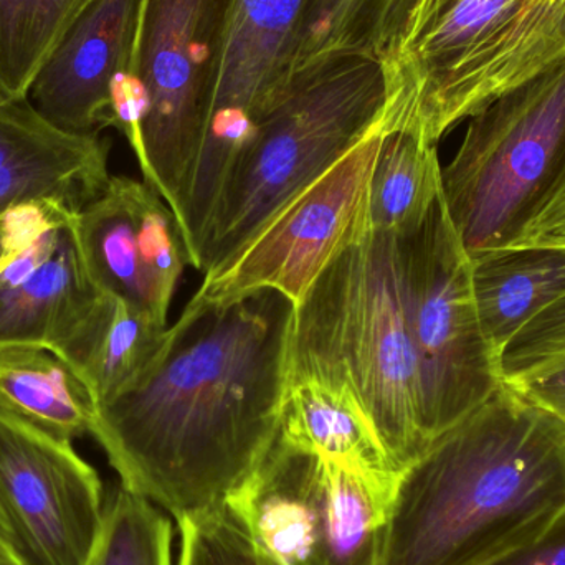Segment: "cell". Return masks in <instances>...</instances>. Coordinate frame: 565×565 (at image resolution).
<instances>
[{
  "instance_id": "obj_28",
  "label": "cell",
  "mask_w": 565,
  "mask_h": 565,
  "mask_svg": "<svg viewBox=\"0 0 565 565\" xmlns=\"http://www.w3.org/2000/svg\"><path fill=\"white\" fill-rule=\"evenodd\" d=\"M60 209L56 205L33 204L0 215V270Z\"/></svg>"
},
{
  "instance_id": "obj_14",
  "label": "cell",
  "mask_w": 565,
  "mask_h": 565,
  "mask_svg": "<svg viewBox=\"0 0 565 565\" xmlns=\"http://www.w3.org/2000/svg\"><path fill=\"white\" fill-rule=\"evenodd\" d=\"M76 215L56 211L0 270V349L53 351L102 295L83 260Z\"/></svg>"
},
{
  "instance_id": "obj_31",
  "label": "cell",
  "mask_w": 565,
  "mask_h": 565,
  "mask_svg": "<svg viewBox=\"0 0 565 565\" xmlns=\"http://www.w3.org/2000/svg\"><path fill=\"white\" fill-rule=\"evenodd\" d=\"M460 0H420L417 9H415L414 17H412L407 39H405L401 50L414 43L415 40L420 39L434 23H437Z\"/></svg>"
},
{
  "instance_id": "obj_4",
  "label": "cell",
  "mask_w": 565,
  "mask_h": 565,
  "mask_svg": "<svg viewBox=\"0 0 565 565\" xmlns=\"http://www.w3.org/2000/svg\"><path fill=\"white\" fill-rule=\"evenodd\" d=\"M384 105L377 60L334 56L296 70L232 168L198 270L207 277L224 268L299 192L377 132Z\"/></svg>"
},
{
  "instance_id": "obj_3",
  "label": "cell",
  "mask_w": 565,
  "mask_h": 565,
  "mask_svg": "<svg viewBox=\"0 0 565 565\" xmlns=\"http://www.w3.org/2000/svg\"><path fill=\"white\" fill-rule=\"evenodd\" d=\"M299 377L348 391L398 470L430 447L398 235L367 225L295 305L288 379Z\"/></svg>"
},
{
  "instance_id": "obj_6",
  "label": "cell",
  "mask_w": 565,
  "mask_h": 565,
  "mask_svg": "<svg viewBox=\"0 0 565 565\" xmlns=\"http://www.w3.org/2000/svg\"><path fill=\"white\" fill-rule=\"evenodd\" d=\"M225 507L280 565H377L391 500L278 430Z\"/></svg>"
},
{
  "instance_id": "obj_32",
  "label": "cell",
  "mask_w": 565,
  "mask_h": 565,
  "mask_svg": "<svg viewBox=\"0 0 565 565\" xmlns=\"http://www.w3.org/2000/svg\"><path fill=\"white\" fill-rule=\"evenodd\" d=\"M563 207H565V174L563 175V179H561L559 184L556 185V189H554L553 194H551L550 199L544 202L543 207L537 211V214L534 215V217H537V215L541 214H547V212L557 211V209ZM533 218H531V221H533Z\"/></svg>"
},
{
  "instance_id": "obj_26",
  "label": "cell",
  "mask_w": 565,
  "mask_h": 565,
  "mask_svg": "<svg viewBox=\"0 0 565 565\" xmlns=\"http://www.w3.org/2000/svg\"><path fill=\"white\" fill-rule=\"evenodd\" d=\"M565 352V298L527 322L501 352L503 381L511 382Z\"/></svg>"
},
{
  "instance_id": "obj_1",
  "label": "cell",
  "mask_w": 565,
  "mask_h": 565,
  "mask_svg": "<svg viewBox=\"0 0 565 565\" xmlns=\"http://www.w3.org/2000/svg\"><path fill=\"white\" fill-rule=\"evenodd\" d=\"M295 302L194 295L148 371L98 405L92 434L121 487L174 521L222 507L280 427Z\"/></svg>"
},
{
  "instance_id": "obj_30",
  "label": "cell",
  "mask_w": 565,
  "mask_h": 565,
  "mask_svg": "<svg viewBox=\"0 0 565 565\" xmlns=\"http://www.w3.org/2000/svg\"><path fill=\"white\" fill-rule=\"evenodd\" d=\"M497 565H565V521L540 546Z\"/></svg>"
},
{
  "instance_id": "obj_9",
  "label": "cell",
  "mask_w": 565,
  "mask_h": 565,
  "mask_svg": "<svg viewBox=\"0 0 565 565\" xmlns=\"http://www.w3.org/2000/svg\"><path fill=\"white\" fill-rule=\"evenodd\" d=\"M381 132L365 138L274 215L195 295L227 301L274 289L301 301L326 265L369 225V188Z\"/></svg>"
},
{
  "instance_id": "obj_16",
  "label": "cell",
  "mask_w": 565,
  "mask_h": 565,
  "mask_svg": "<svg viewBox=\"0 0 565 565\" xmlns=\"http://www.w3.org/2000/svg\"><path fill=\"white\" fill-rule=\"evenodd\" d=\"M278 430L288 440L361 477L392 504L402 471L371 417L344 388L321 379H288Z\"/></svg>"
},
{
  "instance_id": "obj_18",
  "label": "cell",
  "mask_w": 565,
  "mask_h": 565,
  "mask_svg": "<svg viewBox=\"0 0 565 565\" xmlns=\"http://www.w3.org/2000/svg\"><path fill=\"white\" fill-rule=\"evenodd\" d=\"M475 302L494 354L537 315L565 298V247H504L471 258ZM501 365V364H500Z\"/></svg>"
},
{
  "instance_id": "obj_15",
  "label": "cell",
  "mask_w": 565,
  "mask_h": 565,
  "mask_svg": "<svg viewBox=\"0 0 565 565\" xmlns=\"http://www.w3.org/2000/svg\"><path fill=\"white\" fill-rule=\"evenodd\" d=\"M109 141L46 121L29 98L0 95V215L33 204L79 214L108 185Z\"/></svg>"
},
{
  "instance_id": "obj_17",
  "label": "cell",
  "mask_w": 565,
  "mask_h": 565,
  "mask_svg": "<svg viewBox=\"0 0 565 565\" xmlns=\"http://www.w3.org/2000/svg\"><path fill=\"white\" fill-rule=\"evenodd\" d=\"M168 328L125 299L102 292L52 352L70 365L98 407L142 377L158 358Z\"/></svg>"
},
{
  "instance_id": "obj_21",
  "label": "cell",
  "mask_w": 565,
  "mask_h": 565,
  "mask_svg": "<svg viewBox=\"0 0 565 565\" xmlns=\"http://www.w3.org/2000/svg\"><path fill=\"white\" fill-rule=\"evenodd\" d=\"M437 146L412 132L382 135L369 188V225L388 234L420 227L441 198Z\"/></svg>"
},
{
  "instance_id": "obj_27",
  "label": "cell",
  "mask_w": 565,
  "mask_h": 565,
  "mask_svg": "<svg viewBox=\"0 0 565 565\" xmlns=\"http://www.w3.org/2000/svg\"><path fill=\"white\" fill-rule=\"evenodd\" d=\"M508 384L565 420V352Z\"/></svg>"
},
{
  "instance_id": "obj_13",
  "label": "cell",
  "mask_w": 565,
  "mask_h": 565,
  "mask_svg": "<svg viewBox=\"0 0 565 565\" xmlns=\"http://www.w3.org/2000/svg\"><path fill=\"white\" fill-rule=\"evenodd\" d=\"M142 0H93L36 73L26 98L63 131L111 126V89L132 73Z\"/></svg>"
},
{
  "instance_id": "obj_11",
  "label": "cell",
  "mask_w": 565,
  "mask_h": 565,
  "mask_svg": "<svg viewBox=\"0 0 565 565\" xmlns=\"http://www.w3.org/2000/svg\"><path fill=\"white\" fill-rule=\"evenodd\" d=\"M305 0H232L191 175L199 201H215L262 115L292 75Z\"/></svg>"
},
{
  "instance_id": "obj_10",
  "label": "cell",
  "mask_w": 565,
  "mask_h": 565,
  "mask_svg": "<svg viewBox=\"0 0 565 565\" xmlns=\"http://www.w3.org/2000/svg\"><path fill=\"white\" fill-rule=\"evenodd\" d=\"M105 508L73 444L0 412V540L19 565H85Z\"/></svg>"
},
{
  "instance_id": "obj_7",
  "label": "cell",
  "mask_w": 565,
  "mask_h": 565,
  "mask_svg": "<svg viewBox=\"0 0 565 565\" xmlns=\"http://www.w3.org/2000/svg\"><path fill=\"white\" fill-rule=\"evenodd\" d=\"M405 291L428 445L483 404L503 382L500 358L484 338L471 260L444 198L420 227L402 235Z\"/></svg>"
},
{
  "instance_id": "obj_19",
  "label": "cell",
  "mask_w": 565,
  "mask_h": 565,
  "mask_svg": "<svg viewBox=\"0 0 565 565\" xmlns=\"http://www.w3.org/2000/svg\"><path fill=\"white\" fill-rule=\"evenodd\" d=\"M96 405L75 372L49 349H0V412L58 440L92 434Z\"/></svg>"
},
{
  "instance_id": "obj_23",
  "label": "cell",
  "mask_w": 565,
  "mask_h": 565,
  "mask_svg": "<svg viewBox=\"0 0 565 565\" xmlns=\"http://www.w3.org/2000/svg\"><path fill=\"white\" fill-rule=\"evenodd\" d=\"M565 56V0H527L494 46L473 95V115L490 99Z\"/></svg>"
},
{
  "instance_id": "obj_29",
  "label": "cell",
  "mask_w": 565,
  "mask_h": 565,
  "mask_svg": "<svg viewBox=\"0 0 565 565\" xmlns=\"http://www.w3.org/2000/svg\"><path fill=\"white\" fill-rule=\"evenodd\" d=\"M526 245L565 247V207L534 217L510 247H526Z\"/></svg>"
},
{
  "instance_id": "obj_8",
  "label": "cell",
  "mask_w": 565,
  "mask_h": 565,
  "mask_svg": "<svg viewBox=\"0 0 565 565\" xmlns=\"http://www.w3.org/2000/svg\"><path fill=\"white\" fill-rule=\"evenodd\" d=\"M232 0H142L132 72L146 99L142 178L181 224Z\"/></svg>"
},
{
  "instance_id": "obj_25",
  "label": "cell",
  "mask_w": 565,
  "mask_h": 565,
  "mask_svg": "<svg viewBox=\"0 0 565 565\" xmlns=\"http://www.w3.org/2000/svg\"><path fill=\"white\" fill-rule=\"evenodd\" d=\"M175 524L178 565H280L252 540L225 504Z\"/></svg>"
},
{
  "instance_id": "obj_22",
  "label": "cell",
  "mask_w": 565,
  "mask_h": 565,
  "mask_svg": "<svg viewBox=\"0 0 565 565\" xmlns=\"http://www.w3.org/2000/svg\"><path fill=\"white\" fill-rule=\"evenodd\" d=\"M93 0H0V93L25 98L36 73Z\"/></svg>"
},
{
  "instance_id": "obj_20",
  "label": "cell",
  "mask_w": 565,
  "mask_h": 565,
  "mask_svg": "<svg viewBox=\"0 0 565 565\" xmlns=\"http://www.w3.org/2000/svg\"><path fill=\"white\" fill-rule=\"evenodd\" d=\"M420 0H305L292 73L338 56H364L382 65L407 39Z\"/></svg>"
},
{
  "instance_id": "obj_12",
  "label": "cell",
  "mask_w": 565,
  "mask_h": 565,
  "mask_svg": "<svg viewBox=\"0 0 565 565\" xmlns=\"http://www.w3.org/2000/svg\"><path fill=\"white\" fill-rule=\"evenodd\" d=\"M75 225L96 288L168 324L191 255L161 194L145 181L111 175L105 191L76 215Z\"/></svg>"
},
{
  "instance_id": "obj_2",
  "label": "cell",
  "mask_w": 565,
  "mask_h": 565,
  "mask_svg": "<svg viewBox=\"0 0 565 565\" xmlns=\"http://www.w3.org/2000/svg\"><path fill=\"white\" fill-rule=\"evenodd\" d=\"M565 521V420L508 382L402 471L377 565H497Z\"/></svg>"
},
{
  "instance_id": "obj_33",
  "label": "cell",
  "mask_w": 565,
  "mask_h": 565,
  "mask_svg": "<svg viewBox=\"0 0 565 565\" xmlns=\"http://www.w3.org/2000/svg\"><path fill=\"white\" fill-rule=\"evenodd\" d=\"M0 565H19L12 551L0 540Z\"/></svg>"
},
{
  "instance_id": "obj_5",
  "label": "cell",
  "mask_w": 565,
  "mask_h": 565,
  "mask_svg": "<svg viewBox=\"0 0 565 565\" xmlns=\"http://www.w3.org/2000/svg\"><path fill=\"white\" fill-rule=\"evenodd\" d=\"M564 174L565 56L481 106L441 166V198L470 260L510 247Z\"/></svg>"
},
{
  "instance_id": "obj_24",
  "label": "cell",
  "mask_w": 565,
  "mask_h": 565,
  "mask_svg": "<svg viewBox=\"0 0 565 565\" xmlns=\"http://www.w3.org/2000/svg\"><path fill=\"white\" fill-rule=\"evenodd\" d=\"M174 518L119 484L85 565H174Z\"/></svg>"
},
{
  "instance_id": "obj_34",
  "label": "cell",
  "mask_w": 565,
  "mask_h": 565,
  "mask_svg": "<svg viewBox=\"0 0 565 565\" xmlns=\"http://www.w3.org/2000/svg\"><path fill=\"white\" fill-rule=\"evenodd\" d=\"M0 95H2V93H0Z\"/></svg>"
}]
</instances>
